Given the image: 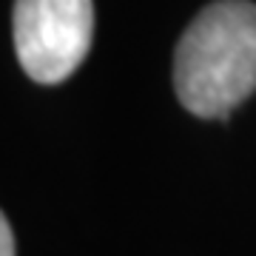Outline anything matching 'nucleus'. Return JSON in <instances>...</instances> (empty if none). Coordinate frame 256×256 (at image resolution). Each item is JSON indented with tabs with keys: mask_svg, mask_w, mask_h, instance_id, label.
<instances>
[{
	"mask_svg": "<svg viewBox=\"0 0 256 256\" xmlns=\"http://www.w3.org/2000/svg\"><path fill=\"white\" fill-rule=\"evenodd\" d=\"M174 88L205 120H228L256 92V3L216 0L191 20L176 43Z\"/></svg>",
	"mask_w": 256,
	"mask_h": 256,
	"instance_id": "obj_1",
	"label": "nucleus"
},
{
	"mask_svg": "<svg viewBox=\"0 0 256 256\" xmlns=\"http://www.w3.org/2000/svg\"><path fill=\"white\" fill-rule=\"evenodd\" d=\"M92 37V0H14V52L34 82L54 86L72 77Z\"/></svg>",
	"mask_w": 256,
	"mask_h": 256,
	"instance_id": "obj_2",
	"label": "nucleus"
},
{
	"mask_svg": "<svg viewBox=\"0 0 256 256\" xmlns=\"http://www.w3.org/2000/svg\"><path fill=\"white\" fill-rule=\"evenodd\" d=\"M0 256H14V236L6 216H0Z\"/></svg>",
	"mask_w": 256,
	"mask_h": 256,
	"instance_id": "obj_3",
	"label": "nucleus"
}]
</instances>
